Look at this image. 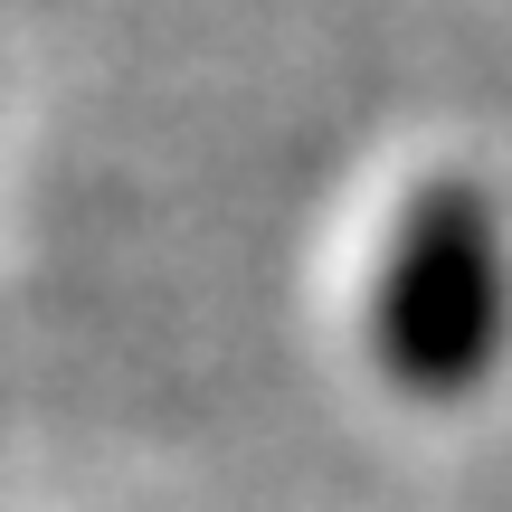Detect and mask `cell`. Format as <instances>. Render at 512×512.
Returning <instances> with one entry per match:
<instances>
[{"label":"cell","instance_id":"cell-1","mask_svg":"<svg viewBox=\"0 0 512 512\" xmlns=\"http://www.w3.org/2000/svg\"><path fill=\"white\" fill-rule=\"evenodd\" d=\"M503 332V266L494 228H484L475 190L427 181L399 200V219L380 228V266H370V361L399 389H465L494 361Z\"/></svg>","mask_w":512,"mask_h":512}]
</instances>
